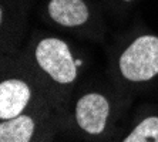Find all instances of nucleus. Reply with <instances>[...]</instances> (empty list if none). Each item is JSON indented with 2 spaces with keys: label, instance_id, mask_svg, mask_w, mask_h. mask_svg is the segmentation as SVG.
<instances>
[{
  "label": "nucleus",
  "instance_id": "f257e3e1",
  "mask_svg": "<svg viewBox=\"0 0 158 142\" xmlns=\"http://www.w3.org/2000/svg\"><path fill=\"white\" fill-rule=\"evenodd\" d=\"M120 73L127 81L145 83L158 75V37H137L120 55Z\"/></svg>",
  "mask_w": 158,
  "mask_h": 142
},
{
  "label": "nucleus",
  "instance_id": "f03ea898",
  "mask_svg": "<svg viewBox=\"0 0 158 142\" xmlns=\"http://www.w3.org/2000/svg\"><path fill=\"white\" fill-rule=\"evenodd\" d=\"M34 59L43 73L59 85H71L77 78V64L67 43L60 39H43L36 46Z\"/></svg>",
  "mask_w": 158,
  "mask_h": 142
},
{
  "label": "nucleus",
  "instance_id": "7ed1b4c3",
  "mask_svg": "<svg viewBox=\"0 0 158 142\" xmlns=\"http://www.w3.org/2000/svg\"><path fill=\"white\" fill-rule=\"evenodd\" d=\"M110 115V101L100 92H85L74 104V122L80 131L90 136H100L106 132Z\"/></svg>",
  "mask_w": 158,
  "mask_h": 142
},
{
  "label": "nucleus",
  "instance_id": "20e7f679",
  "mask_svg": "<svg viewBox=\"0 0 158 142\" xmlns=\"http://www.w3.org/2000/svg\"><path fill=\"white\" fill-rule=\"evenodd\" d=\"M33 102V90L22 78H4L0 84V121L26 112Z\"/></svg>",
  "mask_w": 158,
  "mask_h": 142
},
{
  "label": "nucleus",
  "instance_id": "39448f33",
  "mask_svg": "<svg viewBox=\"0 0 158 142\" xmlns=\"http://www.w3.org/2000/svg\"><path fill=\"white\" fill-rule=\"evenodd\" d=\"M43 122V111H26L16 118L0 121V142H34Z\"/></svg>",
  "mask_w": 158,
  "mask_h": 142
},
{
  "label": "nucleus",
  "instance_id": "423d86ee",
  "mask_svg": "<svg viewBox=\"0 0 158 142\" xmlns=\"http://www.w3.org/2000/svg\"><path fill=\"white\" fill-rule=\"evenodd\" d=\"M47 10L52 20L63 27H77L90 17L87 4L83 0H50Z\"/></svg>",
  "mask_w": 158,
  "mask_h": 142
},
{
  "label": "nucleus",
  "instance_id": "0eeeda50",
  "mask_svg": "<svg viewBox=\"0 0 158 142\" xmlns=\"http://www.w3.org/2000/svg\"><path fill=\"white\" fill-rule=\"evenodd\" d=\"M121 142H158V115L143 118Z\"/></svg>",
  "mask_w": 158,
  "mask_h": 142
},
{
  "label": "nucleus",
  "instance_id": "6e6552de",
  "mask_svg": "<svg viewBox=\"0 0 158 142\" xmlns=\"http://www.w3.org/2000/svg\"><path fill=\"white\" fill-rule=\"evenodd\" d=\"M34 142H46V141H41V139H39V141H34Z\"/></svg>",
  "mask_w": 158,
  "mask_h": 142
},
{
  "label": "nucleus",
  "instance_id": "1a4fd4ad",
  "mask_svg": "<svg viewBox=\"0 0 158 142\" xmlns=\"http://www.w3.org/2000/svg\"><path fill=\"white\" fill-rule=\"evenodd\" d=\"M124 2H132V0H124Z\"/></svg>",
  "mask_w": 158,
  "mask_h": 142
}]
</instances>
